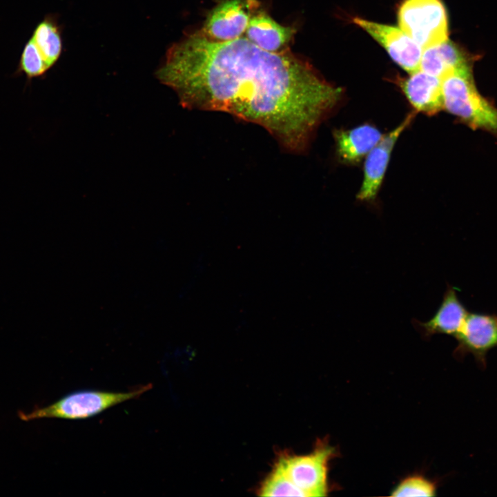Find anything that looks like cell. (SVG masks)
Masks as SVG:
<instances>
[{"label":"cell","instance_id":"cell-13","mask_svg":"<svg viewBox=\"0 0 497 497\" xmlns=\"http://www.w3.org/2000/svg\"><path fill=\"white\" fill-rule=\"evenodd\" d=\"M295 30L293 27L284 26L264 12L252 14L244 34L251 42L271 52L288 50Z\"/></svg>","mask_w":497,"mask_h":497},{"label":"cell","instance_id":"cell-10","mask_svg":"<svg viewBox=\"0 0 497 497\" xmlns=\"http://www.w3.org/2000/svg\"><path fill=\"white\" fill-rule=\"evenodd\" d=\"M394 82L416 113L432 116L442 110L441 79L419 69Z\"/></svg>","mask_w":497,"mask_h":497},{"label":"cell","instance_id":"cell-3","mask_svg":"<svg viewBox=\"0 0 497 497\" xmlns=\"http://www.w3.org/2000/svg\"><path fill=\"white\" fill-rule=\"evenodd\" d=\"M146 384L124 392L101 390H81L70 393L55 402L33 409L31 412H19L22 420L41 418L81 420L97 416L126 401L138 398L152 388Z\"/></svg>","mask_w":497,"mask_h":497},{"label":"cell","instance_id":"cell-1","mask_svg":"<svg viewBox=\"0 0 497 497\" xmlns=\"http://www.w3.org/2000/svg\"><path fill=\"white\" fill-rule=\"evenodd\" d=\"M156 77L184 107L226 112L260 125L295 153L307 149L344 95L289 50L268 52L244 36L214 41L199 30L168 49Z\"/></svg>","mask_w":497,"mask_h":497},{"label":"cell","instance_id":"cell-17","mask_svg":"<svg viewBox=\"0 0 497 497\" xmlns=\"http://www.w3.org/2000/svg\"><path fill=\"white\" fill-rule=\"evenodd\" d=\"M259 495L262 496H304L298 489L275 464L271 472L261 484Z\"/></svg>","mask_w":497,"mask_h":497},{"label":"cell","instance_id":"cell-14","mask_svg":"<svg viewBox=\"0 0 497 497\" xmlns=\"http://www.w3.org/2000/svg\"><path fill=\"white\" fill-rule=\"evenodd\" d=\"M467 66L463 53L447 39L422 50L420 70L442 79L452 70Z\"/></svg>","mask_w":497,"mask_h":497},{"label":"cell","instance_id":"cell-7","mask_svg":"<svg viewBox=\"0 0 497 497\" xmlns=\"http://www.w3.org/2000/svg\"><path fill=\"white\" fill-rule=\"evenodd\" d=\"M353 21L378 41L405 71L412 73L420 69L422 49L401 28L359 17Z\"/></svg>","mask_w":497,"mask_h":497},{"label":"cell","instance_id":"cell-5","mask_svg":"<svg viewBox=\"0 0 497 497\" xmlns=\"http://www.w3.org/2000/svg\"><path fill=\"white\" fill-rule=\"evenodd\" d=\"M334 454L331 447L321 445L305 455H282L275 462L305 496H324L328 491L329 463Z\"/></svg>","mask_w":497,"mask_h":497},{"label":"cell","instance_id":"cell-6","mask_svg":"<svg viewBox=\"0 0 497 497\" xmlns=\"http://www.w3.org/2000/svg\"><path fill=\"white\" fill-rule=\"evenodd\" d=\"M416 114L413 110L408 113L396 128L383 135L365 157L363 179L356 195L358 200L364 202L375 200L383 182L394 146Z\"/></svg>","mask_w":497,"mask_h":497},{"label":"cell","instance_id":"cell-12","mask_svg":"<svg viewBox=\"0 0 497 497\" xmlns=\"http://www.w3.org/2000/svg\"><path fill=\"white\" fill-rule=\"evenodd\" d=\"M468 313L467 309L459 300L456 289L448 286L442 301L433 317L425 322L414 320L413 324L426 337L438 333L456 337Z\"/></svg>","mask_w":497,"mask_h":497},{"label":"cell","instance_id":"cell-16","mask_svg":"<svg viewBox=\"0 0 497 497\" xmlns=\"http://www.w3.org/2000/svg\"><path fill=\"white\" fill-rule=\"evenodd\" d=\"M50 69L29 39L23 46L14 76L24 75L28 86L32 79L43 77Z\"/></svg>","mask_w":497,"mask_h":497},{"label":"cell","instance_id":"cell-11","mask_svg":"<svg viewBox=\"0 0 497 497\" xmlns=\"http://www.w3.org/2000/svg\"><path fill=\"white\" fill-rule=\"evenodd\" d=\"M338 160L346 165L359 164L380 142L383 134L374 125L365 123L352 128L333 132Z\"/></svg>","mask_w":497,"mask_h":497},{"label":"cell","instance_id":"cell-9","mask_svg":"<svg viewBox=\"0 0 497 497\" xmlns=\"http://www.w3.org/2000/svg\"><path fill=\"white\" fill-rule=\"evenodd\" d=\"M456 353L464 356L472 354L482 367L486 365L489 350L497 347V315L483 313H470L458 333Z\"/></svg>","mask_w":497,"mask_h":497},{"label":"cell","instance_id":"cell-2","mask_svg":"<svg viewBox=\"0 0 497 497\" xmlns=\"http://www.w3.org/2000/svg\"><path fill=\"white\" fill-rule=\"evenodd\" d=\"M441 91L442 109L470 127L497 133V108L477 91L469 66L443 77Z\"/></svg>","mask_w":497,"mask_h":497},{"label":"cell","instance_id":"cell-8","mask_svg":"<svg viewBox=\"0 0 497 497\" xmlns=\"http://www.w3.org/2000/svg\"><path fill=\"white\" fill-rule=\"evenodd\" d=\"M252 0H224L208 14L199 31L214 41H228L245 34L252 16Z\"/></svg>","mask_w":497,"mask_h":497},{"label":"cell","instance_id":"cell-15","mask_svg":"<svg viewBox=\"0 0 497 497\" xmlns=\"http://www.w3.org/2000/svg\"><path fill=\"white\" fill-rule=\"evenodd\" d=\"M29 39L51 68L58 61L62 51L61 30L55 17L46 15L35 27Z\"/></svg>","mask_w":497,"mask_h":497},{"label":"cell","instance_id":"cell-18","mask_svg":"<svg viewBox=\"0 0 497 497\" xmlns=\"http://www.w3.org/2000/svg\"><path fill=\"white\" fill-rule=\"evenodd\" d=\"M436 485L420 476H412L404 479L393 490L392 496L413 497L434 496Z\"/></svg>","mask_w":497,"mask_h":497},{"label":"cell","instance_id":"cell-4","mask_svg":"<svg viewBox=\"0 0 497 497\" xmlns=\"http://www.w3.org/2000/svg\"><path fill=\"white\" fill-rule=\"evenodd\" d=\"M398 21L399 28L422 50L448 39L447 15L440 0H404Z\"/></svg>","mask_w":497,"mask_h":497}]
</instances>
